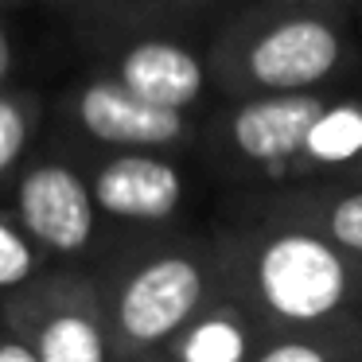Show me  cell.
<instances>
[{"mask_svg": "<svg viewBox=\"0 0 362 362\" xmlns=\"http://www.w3.org/2000/svg\"><path fill=\"white\" fill-rule=\"evenodd\" d=\"M242 304L276 331H323L346 323L362 304V257L346 253L327 234L284 222L253 234L238 269Z\"/></svg>", "mask_w": 362, "mask_h": 362, "instance_id": "1", "label": "cell"}, {"mask_svg": "<svg viewBox=\"0 0 362 362\" xmlns=\"http://www.w3.org/2000/svg\"><path fill=\"white\" fill-rule=\"evenodd\" d=\"M211 300H214V269L199 253L164 250L136 261L105 300L113 362L152 358Z\"/></svg>", "mask_w": 362, "mask_h": 362, "instance_id": "2", "label": "cell"}, {"mask_svg": "<svg viewBox=\"0 0 362 362\" xmlns=\"http://www.w3.org/2000/svg\"><path fill=\"white\" fill-rule=\"evenodd\" d=\"M4 323L40 354V362H113L105 296L78 273L40 276L12 292Z\"/></svg>", "mask_w": 362, "mask_h": 362, "instance_id": "3", "label": "cell"}, {"mask_svg": "<svg viewBox=\"0 0 362 362\" xmlns=\"http://www.w3.org/2000/svg\"><path fill=\"white\" fill-rule=\"evenodd\" d=\"M343 63V35L320 16H284L242 43L238 71L257 94L315 90Z\"/></svg>", "mask_w": 362, "mask_h": 362, "instance_id": "4", "label": "cell"}, {"mask_svg": "<svg viewBox=\"0 0 362 362\" xmlns=\"http://www.w3.org/2000/svg\"><path fill=\"white\" fill-rule=\"evenodd\" d=\"M16 222L43 253L78 257L90 250L98 230L94 187L71 164H32L16 183Z\"/></svg>", "mask_w": 362, "mask_h": 362, "instance_id": "5", "label": "cell"}, {"mask_svg": "<svg viewBox=\"0 0 362 362\" xmlns=\"http://www.w3.org/2000/svg\"><path fill=\"white\" fill-rule=\"evenodd\" d=\"M327 98L315 90L296 94H253L226 117V144L234 156L269 175H284L300 168L304 141L315 117L323 113Z\"/></svg>", "mask_w": 362, "mask_h": 362, "instance_id": "6", "label": "cell"}, {"mask_svg": "<svg viewBox=\"0 0 362 362\" xmlns=\"http://www.w3.org/2000/svg\"><path fill=\"white\" fill-rule=\"evenodd\" d=\"M74 125L98 144H110L121 152H156L168 144H180L187 136V113L152 105L125 90L113 74L90 78L71 98Z\"/></svg>", "mask_w": 362, "mask_h": 362, "instance_id": "7", "label": "cell"}, {"mask_svg": "<svg viewBox=\"0 0 362 362\" xmlns=\"http://www.w3.org/2000/svg\"><path fill=\"white\" fill-rule=\"evenodd\" d=\"M90 187L98 211L121 222H164L183 206V172L156 152H117Z\"/></svg>", "mask_w": 362, "mask_h": 362, "instance_id": "8", "label": "cell"}, {"mask_svg": "<svg viewBox=\"0 0 362 362\" xmlns=\"http://www.w3.org/2000/svg\"><path fill=\"white\" fill-rule=\"evenodd\" d=\"M113 78L144 102L187 113L206 90V66L175 40H136L117 55Z\"/></svg>", "mask_w": 362, "mask_h": 362, "instance_id": "9", "label": "cell"}, {"mask_svg": "<svg viewBox=\"0 0 362 362\" xmlns=\"http://www.w3.org/2000/svg\"><path fill=\"white\" fill-rule=\"evenodd\" d=\"M261 351V320L242 300L214 296L195 320H187L156 358L164 362H253Z\"/></svg>", "mask_w": 362, "mask_h": 362, "instance_id": "10", "label": "cell"}, {"mask_svg": "<svg viewBox=\"0 0 362 362\" xmlns=\"http://www.w3.org/2000/svg\"><path fill=\"white\" fill-rule=\"evenodd\" d=\"M253 362H362V327L339 323L323 331H276Z\"/></svg>", "mask_w": 362, "mask_h": 362, "instance_id": "11", "label": "cell"}, {"mask_svg": "<svg viewBox=\"0 0 362 362\" xmlns=\"http://www.w3.org/2000/svg\"><path fill=\"white\" fill-rule=\"evenodd\" d=\"M362 160V102H327L304 141V168H346Z\"/></svg>", "mask_w": 362, "mask_h": 362, "instance_id": "12", "label": "cell"}, {"mask_svg": "<svg viewBox=\"0 0 362 362\" xmlns=\"http://www.w3.org/2000/svg\"><path fill=\"white\" fill-rule=\"evenodd\" d=\"M292 222L327 234L335 245H343L346 253L362 257V187L354 191H339V195H312V199H296L288 206Z\"/></svg>", "mask_w": 362, "mask_h": 362, "instance_id": "13", "label": "cell"}, {"mask_svg": "<svg viewBox=\"0 0 362 362\" xmlns=\"http://www.w3.org/2000/svg\"><path fill=\"white\" fill-rule=\"evenodd\" d=\"M40 245L24 234L20 222L0 214V292H20L40 281Z\"/></svg>", "mask_w": 362, "mask_h": 362, "instance_id": "14", "label": "cell"}, {"mask_svg": "<svg viewBox=\"0 0 362 362\" xmlns=\"http://www.w3.org/2000/svg\"><path fill=\"white\" fill-rule=\"evenodd\" d=\"M35 129V102L32 94H8L0 90V175L16 168V160L28 152Z\"/></svg>", "mask_w": 362, "mask_h": 362, "instance_id": "15", "label": "cell"}, {"mask_svg": "<svg viewBox=\"0 0 362 362\" xmlns=\"http://www.w3.org/2000/svg\"><path fill=\"white\" fill-rule=\"evenodd\" d=\"M0 362H40V354L20 335H0Z\"/></svg>", "mask_w": 362, "mask_h": 362, "instance_id": "16", "label": "cell"}, {"mask_svg": "<svg viewBox=\"0 0 362 362\" xmlns=\"http://www.w3.org/2000/svg\"><path fill=\"white\" fill-rule=\"evenodd\" d=\"M12 66H16V43H12L8 28L0 24V86H4V78L12 74Z\"/></svg>", "mask_w": 362, "mask_h": 362, "instance_id": "17", "label": "cell"}, {"mask_svg": "<svg viewBox=\"0 0 362 362\" xmlns=\"http://www.w3.org/2000/svg\"><path fill=\"white\" fill-rule=\"evenodd\" d=\"M172 4H218V0H172Z\"/></svg>", "mask_w": 362, "mask_h": 362, "instance_id": "18", "label": "cell"}, {"mask_svg": "<svg viewBox=\"0 0 362 362\" xmlns=\"http://www.w3.org/2000/svg\"><path fill=\"white\" fill-rule=\"evenodd\" d=\"M292 4H331V0H292Z\"/></svg>", "mask_w": 362, "mask_h": 362, "instance_id": "19", "label": "cell"}, {"mask_svg": "<svg viewBox=\"0 0 362 362\" xmlns=\"http://www.w3.org/2000/svg\"><path fill=\"white\" fill-rule=\"evenodd\" d=\"M141 362H164V358H156V354H152V358H141Z\"/></svg>", "mask_w": 362, "mask_h": 362, "instance_id": "20", "label": "cell"}]
</instances>
